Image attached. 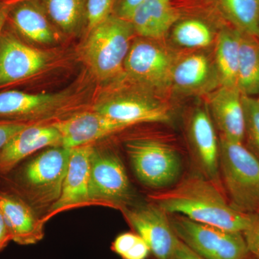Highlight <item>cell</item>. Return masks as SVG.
<instances>
[{
	"mask_svg": "<svg viewBox=\"0 0 259 259\" xmlns=\"http://www.w3.org/2000/svg\"><path fill=\"white\" fill-rule=\"evenodd\" d=\"M148 197L168 214H180L196 222L241 233L248 225V214L232 207L221 189L201 175L187 177Z\"/></svg>",
	"mask_w": 259,
	"mask_h": 259,
	"instance_id": "obj_1",
	"label": "cell"
},
{
	"mask_svg": "<svg viewBox=\"0 0 259 259\" xmlns=\"http://www.w3.org/2000/svg\"><path fill=\"white\" fill-rule=\"evenodd\" d=\"M71 152L60 146L35 153L0 175V190L23 199L42 218L60 197Z\"/></svg>",
	"mask_w": 259,
	"mask_h": 259,
	"instance_id": "obj_2",
	"label": "cell"
},
{
	"mask_svg": "<svg viewBox=\"0 0 259 259\" xmlns=\"http://www.w3.org/2000/svg\"><path fill=\"white\" fill-rule=\"evenodd\" d=\"M88 33L81 54L94 76L102 82L120 77L136 35L132 24L112 14Z\"/></svg>",
	"mask_w": 259,
	"mask_h": 259,
	"instance_id": "obj_3",
	"label": "cell"
},
{
	"mask_svg": "<svg viewBox=\"0 0 259 259\" xmlns=\"http://www.w3.org/2000/svg\"><path fill=\"white\" fill-rule=\"evenodd\" d=\"M123 146L135 176L143 185L164 190L180 178L182 156L166 140L151 135H139L126 139Z\"/></svg>",
	"mask_w": 259,
	"mask_h": 259,
	"instance_id": "obj_4",
	"label": "cell"
},
{
	"mask_svg": "<svg viewBox=\"0 0 259 259\" xmlns=\"http://www.w3.org/2000/svg\"><path fill=\"white\" fill-rule=\"evenodd\" d=\"M220 172L232 207L259 212V158L242 143L219 139Z\"/></svg>",
	"mask_w": 259,
	"mask_h": 259,
	"instance_id": "obj_5",
	"label": "cell"
},
{
	"mask_svg": "<svg viewBox=\"0 0 259 259\" xmlns=\"http://www.w3.org/2000/svg\"><path fill=\"white\" fill-rule=\"evenodd\" d=\"M89 193L92 206L120 211L137 202L123 161L112 148L93 144Z\"/></svg>",
	"mask_w": 259,
	"mask_h": 259,
	"instance_id": "obj_6",
	"label": "cell"
},
{
	"mask_svg": "<svg viewBox=\"0 0 259 259\" xmlns=\"http://www.w3.org/2000/svg\"><path fill=\"white\" fill-rule=\"evenodd\" d=\"M179 56L161 39L135 37L124 64V74L139 88L161 95L171 90Z\"/></svg>",
	"mask_w": 259,
	"mask_h": 259,
	"instance_id": "obj_7",
	"label": "cell"
},
{
	"mask_svg": "<svg viewBox=\"0 0 259 259\" xmlns=\"http://www.w3.org/2000/svg\"><path fill=\"white\" fill-rule=\"evenodd\" d=\"M179 239L204 259H250L241 232L192 221L180 214H170Z\"/></svg>",
	"mask_w": 259,
	"mask_h": 259,
	"instance_id": "obj_8",
	"label": "cell"
},
{
	"mask_svg": "<svg viewBox=\"0 0 259 259\" xmlns=\"http://www.w3.org/2000/svg\"><path fill=\"white\" fill-rule=\"evenodd\" d=\"M93 109L128 127L171 120V110L166 102L141 88L133 91L117 92L100 99Z\"/></svg>",
	"mask_w": 259,
	"mask_h": 259,
	"instance_id": "obj_9",
	"label": "cell"
},
{
	"mask_svg": "<svg viewBox=\"0 0 259 259\" xmlns=\"http://www.w3.org/2000/svg\"><path fill=\"white\" fill-rule=\"evenodd\" d=\"M74 113L64 93L32 94L0 91V121L25 123H53Z\"/></svg>",
	"mask_w": 259,
	"mask_h": 259,
	"instance_id": "obj_10",
	"label": "cell"
},
{
	"mask_svg": "<svg viewBox=\"0 0 259 259\" xmlns=\"http://www.w3.org/2000/svg\"><path fill=\"white\" fill-rule=\"evenodd\" d=\"M52 59L50 53L29 45L6 23L0 37V91L25 82Z\"/></svg>",
	"mask_w": 259,
	"mask_h": 259,
	"instance_id": "obj_11",
	"label": "cell"
},
{
	"mask_svg": "<svg viewBox=\"0 0 259 259\" xmlns=\"http://www.w3.org/2000/svg\"><path fill=\"white\" fill-rule=\"evenodd\" d=\"M131 229L147 243L153 259H171L180 239L168 213L151 202H136L120 210Z\"/></svg>",
	"mask_w": 259,
	"mask_h": 259,
	"instance_id": "obj_12",
	"label": "cell"
},
{
	"mask_svg": "<svg viewBox=\"0 0 259 259\" xmlns=\"http://www.w3.org/2000/svg\"><path fill=\"white\" fill-rule=\"evenodd\" d=\"M221 87L213 54L199 50L179 56L171 90L184 96L207 95Z\"/></svg>",
	"mask_w": 259,
	"mask_h": 259,
	"instance_id": "obj_13",
	"label": "cell"
},
{
	"mask_svg": "<svg viewBox=\"0 0 259 259\" xmlns=\"http://www.w3.org/2000/svg\"><path fill=\"white\" fill-rule=\"evenodd\" d=\"M187 133L194 161L201 175L221 188L219 141L207 107H197L192 112Z\"/></svg>",
	"mask_w": 259,
	"mask_h": 259,
	"instance_id": "obj_14",
	"label": "cell"
},
{
	"mask_svg": "<svg viewBox=\"0 0 259 259\" xmlns=\"http://www.w3.org/2000/svg\"><path fill=\"white\" fill-rule=\"evenodd\" d=\"M52 124L61 135L62 146L70 149L96 144L128 128L93 109L74 112Z\"/></svg>",
	"mask_w": 259,
	"mask_h": 259,
	"instance_id": "obj_15",
	"label": "cell"
},
{
	"mask_svg": "<svg viewBox=\"0 0 259 259\" xmlns=\"http://www.w3.org/2000/svg\"><path fill=\"white\" fill-rule=\"evenodd\" d=\"M92 146L93 144L73 148L60 197L41 218L44 224L61 212L92 206L89 193Z\"/></svg>",
	"mask_w": 259,
	"mask_h": 259,
	"instance_id": "obj_16",
	"label": "cell"
},
{
	"mask_svg": "<svg viewBox=\"0 0 259 259\" xmlns=\"http://www.w3.org/2000/svg\"><path fill=\"white\" fill-rule=\"evenodd\" d=\"M192 13L213 23L221 20L259 40V0H199Z\"/></svg>",
	"mask_w": 259,
	"mask_h": 259,
	"instance_id": "obj_17",
	"label": "cell"
},
{
	"mask_svg": "<svg viewBox=\"0 0 259 259\" xmlns=\"http://www.w3.org/2000/svg\"><path fill=\"white\" fill-rule=\"evenodd\" d=\"M7 23L28 44L50 45L56 42L61 34L38 0H18L11 3Z\"/></svg>",
	"mask_w": 259,
	"mask_h": 259,
	"instance_id": "obj_18",
	"label": "cell"
},
{
	"mask_svg": "<svg viewBox=\"0 0 259 259\" xmlns=\"http://www.w3.org/2000/svg\"><path fill=\"white\" fill-rule=\"evenodd\" d=\"M62 146L59 131L52 123L29 124L15 135L0 153V175L45 148Z\"/></svg>",
	"mask_w": 259,
	"mask_h": 259,
	"instance_id": "obj_19",
	"label": "cell"
},
{
	"mask_svg": "<svg viewBox=\"0 0 259 259\" xmlns=\"http://www.w3.org/2000/svg\"><path fill=\"white\" fill-rule=\"evenodd\" d=\"M207 96L209 115L221 137L242 143L245 138L244 112L242 95L238 88L221 86Z\"/></svg>",
	"mask_w": 259,
	"mask_h": 259,
	"instance_id": "obj_20",
	"label": "cell"
},
{
	"mask_svg": "<svg viewBox=\"0 0 259 259\" xmlns=\"http://www.w3.org/2000/svg\"><path fill=\"white\" fill-rule=\"evenodd\" d=\"M0 207L13 242L18 245H30L42 241L45 236V224L41 217L23 199L0 190Z\"/></svg>",
	"mask_w": 259,
	"mask_h": 259,
	"instance_id": "obj_21",
	"label": "cell"
},
{
	"mask_svg": "<svg viewBox=\"0 0 259 259\" xmlns=\"http://www.w3.org/2000/svg\"><path fill=\"white\" fill-rule=\"evenodd\" d=\"M180 18L172 0H144L134 10L130 22L138 36L161 39Z\"/></svg>",
	"mask_w": 259,
	"mask_h": 259,
	"instance_id": "obj_22",
	"label": "cell"
},
{
	"mask_svg": "<svg viewBox=\"0 0 259 259\" xmlns=\"http://www.w3.org/2000/svg\"><path fill=\"white\" fill-rule=\"evenodd\" d=\"M241 37V32L228 25L218 32L213 58L221 86L237 88Z\"/></svg>",
	"mask_w": 259,
	"mask_h": 259,
	"instance_id": "obj_23",
	"label": "cell"
},
{
	"mask_svg": "<svg viewBox=\"0 0 259 259\" xmlns=\"http://www.w3.org/2000/svg\"><path fill=\"white\" fill-rule=\"evenodd\" d=\"M170 31L177 47L197 51L214 45L218 32L214 23L197 16L182 17Z\"/></svg>",
	"mask_w": 259,
	"mask_h": 259,
	"instance_id": "obj_24",
	"label": "cell"
},
{
	"mask_svg": "<svg viewBox=\"0 0 259 259\" xmlns=\"http://www.w3.org/2000/svg\"><path fill=\"white\" fill-rule=\"evenodd\" d=\"M61 34L74 35L86 29L88 0H38Z\"/></svg>",
	"mask_w": 259,
	"mask_h": 259,
	"instance_id": "obj_25",
	"label": "cell"
},
{
	"mask_svg": "<svg viewBox=\"0 0 259 259\" xmlns=\"http://www.w3.org/2000/svg\"><path fill=\"white\" fill-rule=\"evenodd\" d=\"M237 88L245 96L259 95V40L242 32Z\"/></svg>",
	"mask_w": 259,
	"mask_h": 259,
	"instance_id": "obj_26",
	"label": "cell"
},
{
	"mask_svg": "<svg viewBox=\"0 0 259 259\" xmlns=\"http://www.w3.org/2000/svg\"><path fill=\"white\" fill-rule=\"evenodd\" d=\"M111 250L121 259H147L150 255L147 243L134 231L125 232L116 237Z\"/></svg>",
	"mask_w": 259,
	"mask_h": 259,
	"instance_id": "obj_27",
	"label": "cell"
},
{
	"mask_svg": "<svg viewBox=\"0 0 259 259\" xmlns=\"http://www.w3.org/2000/svg\"><path fill=\"white\" fill-rule=\"evenodd\" d=\"M244 112L245 136L246 135L250 146L259 158V97L242 95Z\"/></svg>",
	"mask_w": 259,
	"mask_h": 259,
	"instance_id": "obj_28",
	"label": "cell"
},
{
	"mask_svg": "<svg viewBox=\"0 0 259 259\" xmlns=\"http://www.w3.org/2000/svg\"><path fill=\"white\" fill-rule=\"evenodd\" d=\"M115 3L116 0H88L86 27L88 32L113 14Z\"/></svg>",
	"mask_w": 259,
	"mask_h": 259,
	"instance_id": "obj_29",
	"label": "cell"
},
{
	"mask_svg": "<svg viewBox=\"0 0 259 259\" xmlns=\"http://www.w3.org/2000/svg\"><path fill=\"white\" fill-rule=\"evenodd\" d=\"M248 214V225L242 233L250 255L259 259V212Z\"/></svg>",
	"mask_w": 259,
	"mask_h": 259,
	"instance_id": "obj_30",
	"label": "cell"
},
{
	"mask_svg": "<svg viewBox=\"0 0 259 259\" xmlns=\"http://www.w3.org/2000/svg\"><path fill=\"white\" fill-rule=\"evenodd\" d=\"M30 123L0 121V153L15 135Z\"/></svg>",
	"mask_w": 259,
	"mask_h": 259,
	"instance_id": "obj_31",
	"label": "cell"
},
{
	"mask_svg": "<svg viewBox=\"0 0 259 259\" xmlns=\"http://www.w3.org/2000/svg\"><path fill=\"white\" fill-rule=\"evenodd\" d=\"M144 0H116L113 14L125 20H131L134 10Z\"/></svg>",
	"mask_w": 259,
	"mask_h": 259,
	"instance_id": "obj_32",
	"label": "cell"
},
{
	"mask_svg": "<svg viewBox=\"0 0 259 259\" xmlns=\"http://www.w3.org/2000/svg\"><path fill=\"white\" fill-rule=\"evenodd\" d=\"M11 241H13V238L9 226L0 207V252L3 251Z\"/></svg>",
	"mask_w": 259,
	"mask_h": 259,
	"instance_id": "obj_33",
	"label": "cell"
},
{
	"mask_svg": "<svg viewBox=\"0 0 259 259\" xmlns=\"http://www.w3.org/2000/svg\"><path fill=\"white\" fill-rule=\"evenodd\" d=\"M171 259H204L189 248L183 242H179Z\"/></svg>",
	"mask_w": 259,
	"mask_h": 259,
	"instance_id": "obj_34",
	"label": "cell"
},
{
	"mask_svg": "<svg viewBox=\"0 0 259 259\" xmlns=\"http://www.w3.org/2000/svg\"><path fill=\"white\" fill-rule=\"evenodd\" d=\"M10 6H11L10 2L0 0V37L6 25Z\"/></svg>",
	"mask_w": 259,
	"mask_h": 259,
	"instance_id": "obj_35",
	"label": "cell"
},
{
	"mask_svg": "<svg viewBox=\"0 0 259 259\" xmlns=\"http://www.w3.org/2000/svg\"><path fill=\"white\" fill-rule=\"evenodd\" d=\"M5 1L10 2V3H13V2L18 1V0H5Z\"/></svg>",
	"mask_w": 259,
	"mask_h": 259,
	"instance_id": "obj_36",
	"label": "cell"
},
{
	"mask_svg": "<svg viewBox=\"0 0 259 259\" xmlns=\"http://www.w3.org/2000/svg\"><path fill=\"white\" fill-rule=\"evenodd\" d=\"M250 259H253V258H250Z\"/></svg>",
	"mask_w": 259,
	"mask_h": 259,
	"instance_id": "obj_37",
	"label": "cell"
}]
</instances>
